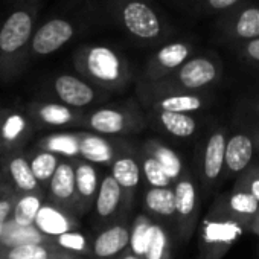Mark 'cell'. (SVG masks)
<instances>
[{
    "label": "cell",
    "mask_w": 259,
    "mask_h": 259,
    "mask_svg": "<svg viewBox=\"0 0 259 259\" xmlns=\"http://www.w3.org/2000/svg\"><path fill=\"white\" fill-rule=\"evenodd\" d=\"M221 76V63L213 54L192 55L168 78L157 81L166 87L198 93L200 90L215 84Z\"/></svg>",
    "instance_id": "obj_6"
},
{
    "label": "cell",
    "mask_w": 259,
    "mask_h": 259,
    "mask_svg": "<svg viewBox=\"0 0 259 259\" xmlns=\"http://www.w3.org/2000/svg\"><path fill=\"white\" fill-rule=\"evenodd\" d=\"M48 185H49V201L72 213L78 210L73 162L61 159Z\"/></svg>",
    "instance_id": "obj_14"
},
{
    "label": "cell",
    "mask_w": 259,
    "mask_h": 259,
    "mask_svg": "<svg viewBox=\"0 0 259 259\" xmlns=\"http://www.w3.org/2000/svg\"><path fill=\"white\" fill-rule=\"evenodd\" d=\"M45 201H46V197L43 191L17 194L11 221H14L19 226H34L37 213Z\"/></svg>",
    "instance_id": "obj_30"
},
{
    "label": "cell",
    "mask_w": 259,
    "mask_h": 259,
    "mask_svg": "<svg viewBox=\"0 0 259 259\" xmlns=\"http://www.w3.org/2000/svg\"><path fill=\"white\" fill-rule=\"evenodd\" d=\"M73 66L79 76L107 93L125 90L133 78L126 57L102 43L79 46L73 54Z\"/></svg>",
    "instance_id": "obj_4"
},
{
    "label": "cell",
    "mask_w": 259,
    "mask_h": 259,
    "mask_svg": "<svg viewBox=\"0 0 259 259\" xmlns=\"http://www.w3.org/2000/svg\"><path fill=\"white\" fill-rule=\"evenodd\" d=\"M110 176L119 185L123 194V207H128L133 201L135 192L142 183V174L138 157H135L130 150L120 153L114 162L110 165Z\"/></svg>",
    "instance_id": "obj_15"
},
{
    "label": "cell",
    "mask_w": 259,
    "mask_h": 259,
    "mask_svg": "<svg viewBox=\"0 0 259 259\" xmlns=\"http://www.w3.org/2000/svg\"><path fill=\"white\" fill-rule=\"evenodd\" d=\"M116 259H144L142 256H138V254H135V253H132L130 250H125L120 256H117Z\"/></svg>",
    "instance_id": "obj_40"
},
{
    "label": "cell",
    "mask_w": 259,
    "mask_h": 259,
    "mask_svg": "<svg viewBox=\"0 0 259 259\" xmlns=\"http://www.w3.org/2000/svg\"><path fill=\"white\" fill-rule=\"evenodd\" d=\"M29 244L54 245L52 239L45 236L35 226H19L14 221H10L0 236V248H11Z\"/></svg>",
    "instance_id": "obj_22"
},
{
    "label": "cell",
    "mask_w": 259,
    "mask_h": 259,
    "mask_svg": "<svg viewBox=\"0 0 259 259\" xmlns=\"http://www.w3.org/2000/svg\"><path fill=\"white\" fill-rule=\"evenodd\" d=\"M257 203H259V174H256L251 180H250V183H248V191H247Z\"/></svg>",
    "instance_id": "obj_39"
},
{
    "label": "cell",
    "mask_w": 259,
    "mask_h": 259,
    "mask_svg": "<svg viewBox=\"0 0 259 259\" xmlns=\"http://www.w3.org/2000/svg\"><path fill=\"white\" fill-rule=\"evenodd\" d=\"M34 226L49 239H54L63 233L76 230L78 220L72 212L64 210L63 207L54 204L52 201L46 200L40 207Z\"/></svg>",
    "instance_id": "obj_16"
},
{
    "label": "cell",
    "mask_w": 259,
    "mask_h": 259,
    "mask_svg": "<svg viewBox=\"0 0 259 259\" xmlns=\"http://www.w3.org/2000/svg\"><path fill=\"white\" fill-rule=\"evenodd\" d=\"M107 23L101 0H67L52 16L38 23L29 60L52 55L93 26Z\"/></svg>",
    "instance_id": "obj_1"
},
{
    "label": "cell",
    "mask_w": 259,
    "mask_h": 259,
    "mask_svg": "<svg viewBox=\"0 0 259 259\" xmlns=\"http://www.w3.org/2000/svg\"><path fill=\"white\" fill-rule=\"evenodd\" d=\"M107 23L119 28L139 46H157L171 40L174 25L154 0H101Z\"/></svg>",
    "instance_id": "obj_3"
},
{
    "label": "cell",
    "mask_w": 259,
    "mask_h": 259,
    "mask_svg": "<svg viewBox=\"0 0 259 259\" xmlns=\"http://www.w3.org/2000/svg\"><path fill=\"white\" fill-rule=\"evenodd\" d=\"M75 168V189L78 200V212H85L93 206L95 197L99 188V174L95 165L76 159L73 162Z\"/></svg>",
    "instance_id": "obj_19"
},
{
    "label": "cell",
    "mask_w": 259,
    "mask_h": 259,
    "mask_svg": "<svg viewBox=\"0 0 259 259\" xmlns=\"http://www.w3.org/2000/svg\"><path fill=\"white\" fill-rule=\"evenodd\" d=\"M176 201V218L183 235H189L197 215V188L188 176H182L172 186Z\"/></svg>",
    "instance_id": "obj_17"
},
{
    "label": "cell",
    "mask_w": 259,
    "mask_h": 259,
    "mask_svg": "<svg viewBox=\"0 0 259 259\" xmlns=\"http://www.w3.org/2000/svg\"><path fill=\"white\" fill-rule=\"evenodd\" d=\"M138 160H139L142 179L147 182V185H150V188H169V186H172V182L165 174L163 168L157 163V160L148 151H145L142 148Z\"/></svg>",
    "instance_id": "obj_33"
},
{
    "label": "cell",
    "mask_w": 259,
    "mask_h": 259,
    "mask_svg": "<svg viewBox=\"0 0 259 259\" xmlns=\"http://www.w3.org/2000/svg\"><path fill=\"white\" fill-rule=\"evenodd\" d=\"M49 89L57 98V102L76 110H84L110 96V93L98 89L82 76L72 73H58L51 79Z\"/></svg>",
    "instance_id": "obj_9"
},
{
    "label": "cell",
    "mask_w": 259,
    "mask_h": 259,
    "mask_svg": "<svg viewBox=\"0 0 259 259\" xmlns=\"http://www.w3.org/2000/svg\"><path fill=\"white\" fill-rule=\"evenodd\" d=\"M82 125L92 133L105 138L123 136L141 132L145 126V119L135 104H122L84 111Z\"/></svg>",
    "instance_id": "obj_5"
},
{
    "label": "cell",
    "mask_w": 259,
    "mask_h": 259,
    "mask_svg": "<svg viewBox=\"0 0 259 259\" xmlns=\"http://www.w3.org/2000/svg\"><path fill=\"white\" fill-rule=\"evenodd\" d=\"M223 41L241 45L259 38V5L244 0L235 8L221 14L215 23Z\"/></svg>",
    "instance_id": "obj_8"
},
{
    "label": "cell",
    "mask_w": 259,
    "mask_h": 259,
    "mask_svg": "<svg viewBox=\"0 0 259 259\" xmlns=\"http://www.w3.org/2000/svg\"><path fill=\"white\" fill-rule=\"evenodd\" d=\"M41 0H13L0 20V79L11 81L29 60Z\"/></svg>",
    "instance_id": "obj_2"
},
{
    "label": "cell",
    "mask_w": 259,
    "mask_h": 259,
    "mask_svg": "<svg viewBox=\"0 0 259 259\" xmlns=\"http://www.w3.org/2000/svg\"><path fill=\"white\" fill-rule=\"evenodd\" d=\"M5 171L10 179V185L14 188L17 194L43 191L41 185L34 177L29 166V159L25 154L11 153L5 160Z\"/></svg>",
    "instance_id": "obj_20"
},
{
    "label": "cell",
    "mask_w": 259,
    "mask_h": 259,
    "mask_svg": "<svg viewBox=\"0 0 259 259\" xmlns=\"http://www.w3.org/2000/svg\"><path fill=\"white\" fill-rule=\"evenodd\" d=\"M72 254L58 250L55 245L29 244L11 248H0V259H66Z\"/></svg>",
    "instance_id": "obj_31"
},
{
    "label": "cell",
    "mask_w": 259,
    "mask_h": 259,
    "mask_svg": "<svg viewBox=\"0 0 259 259\" xmlns=\"http://www.w3.org/2000/svg\"><path fill=\"white\" fill-rule=\"evenodd\" d=\"M194 43L191 40H169L163 43L145 63L142 82H157L174 73L194 55Z\"/></svg>",
    "instance_id": "obj_10"
},
{
    "label": "cell",
    "mask_w": 259,
    "mask_h": 259,
    "mask_svg": "<svg viewBox=\"0 0 259 259\" xmlns=\"http://www.w3.org/2000/svg\"><path fill=\"white\" fill-rule=\"evenodd\" d=\"M171 256V245L166 230L157 224L150 223L147 232V241L142 251L144 259H169Z\"/></svg>",
    "instance_id": "obj_32"
},
{
    "label": "cell",
    "mask_w": 259,
    "mask_h": 259,
    "mask_svg": "<svg viewBox=\"0 0 259 259\" xmlns=\"http://www.w3.org/2000/svg\"><path fill=\"white\" fill-rule=\"evenodd\" d=\"M154 114L157 117V123L174 138L188 139L197 132V120L192 114L169 111H159Z\"/></svg>",
    "instance_id": "obj_29"
},
{
    "label": "cell",
    "mask_w": 259,
    "mask_h": 259,
    "mask_svg": "<svg viewBox=\"0 0 259 259\" xmlns=\"http://www.w3.org/2000/svg\"><path fill=\"white\" fill-rule=\"evenodd\" d=\"M60 160L61 159L57 157L55 154L48 153V151H41V150H38L32 154V157L29 159V166H31L34 177L37 179V182L40 185L51 182Z\"/></svg>",
    "instance_id": "obj_34"
},
{
    "label": "cell",
    "mask_w": 259,
    "mask_h": 259,
    "mask_svg": "<svg viewBox=\"0 0 259 259\" xmlns=\"http://www.w3.org/2000/svg\"><path fill=\"white\" fill-rule=\"evenodd\" d=\"M229 210L238 217V220H251L254 221L259 212V203L244 189L235 191L229 197Z\"/></svg>",
    "instance_id": "obj_35"
},
{
    "label": "cell",
    "mask_w": 259,
    "mask_h": 259,
    "mask_svg": "<svg viewBox=\"0 0 259 259\" xmlns=\"http://www.w3.org/2000/svg\"><path fill=\"white\" fill-rule=\"evenodd\" d=\"M32 120L17 110H0V151H16L32 135Z\"/></svg>",
    "instance_id": "obj_13"
},
{
    "label": "cell",
    "mask_w": 259,
    "mask_h": 259,
    "mask_svg": "<svg viewBox=\"0 0 259 259\" xmlns=\"http://www.w3.org/2000/svg\"><path fill=\"white\" fill-rule=\"evenodd\" d=\"M242 235H244V226L239 220L210 213L203 221L201 232H200L201 257L218 259Z\"/></svg>",
    "instance_id": "obj_7"
},
{
    "label": "cell",
    "mask_w": 259,
    "mask_h": 259,
    "mask_svg": "<svg viewBox=\"0 0 259 259\" xmlns=\"http://www.w3.org/2000/svg\"><path fill=\"white\" fill-rule=\"evenodd\" d=\"M238 52L244 60L259 64V38L238 45Z\"/></svg>",
    "instance_id": "obj_38"
},
{
    "label": "cell",
    "mask_w": 259,
    "mask_h": 259,
    "mask_svg": "<svg viewBox=\"0 0 259 259\" xmlns=\"http://www.w3.org/2000/svg\"><path fill=\"white\" fill-rule=\"evenodd\" d=\"M226 136L223 132H215L210 135L203 157V176L207 183H213L223 172L224 168V153H226Z\"/></svg>",
    "instance_id": "obj_23"
},
{
    "label": "cell",
    "mask_w": 259,
    "mask_h": 259,
    "mask_svg": "<svg viewBox=\"0 0 259 259\" xmlns=\"http://www.w3.org/2000/svg\"><path fill=\"white\" fill-rule=\"evenodd\" d=\"M144 150L157 160V163L163 168L165 174L172 183H176L183 176V162L180 156L168 145L162 144L157 139H150L144 144Z\"/></svg>",
    "instance_id": "obj_27"
},
{
    "label": "cell",
    "mask_w": 259,
    "mask_h": 259,
    "mask_svg": "<svg viewBox=\"0 0 259 259\" xmlns=\"http://www.w3.org/2000/svg\"><path fill=\"white\" fill-rule=\"evenodd\" d=\"M130 245V227L123 223L101 230L92 242V254L98 259H116Z\"/></svg>",
    "instance_id": "obj_18"
},
{
    "label": "cell",
    "mask_w": 259,
    "mask_h": 259,
    "mask_svg": "<svg viewBox=\"0 0 259 259\" xmlns=\"http://www.w3.org/2000/svg\"><path fill=\"white\" fill-rule=\"evenodd\" d=\"M253 157V142L245 135H235L226 142L224 166L230 172H241Z\"/></svg>",
    "instance_id": "obj_25"
},
{
    "label": "cell",
    "mask_w": 259,
    "mask_h": 259,
    "mask_svg": "<svg viewBox=\"0 0 259 259\" xmlns=\"http://www.w3.org/2000/svg\"><path fill=\"white\" fill-rule=\"evenodd\" d=\"M78 141H79V159L92 165L110 166L120 153L128 150L125 148L123 144L92 132H79Z\"/></svg>",
    "instance_id": "obj_11"
},
{
    "label": "cell",
    "mask_w": 259,
    "mask_h": 259,
    "mask_svg": "<svg viewBox=\"0 0 259 259\" xmlns=\"http://www.w3.org/2000/svg\"><path fill=\"white\" fill-rule=\"evenodd\" d=\"M144 209L162 218L176 217V201H174V189L169 188H148L144 195Z\"/></svg>",
    "instance_id": "obj_28"
},
{
    "label": "cell",
    "mask_w": 259,
    "mask_h": 259,
    "mask_svg": "<svg viewBox=\"0 0 259 259\" xmlns=\"http://www.w3.org/2000/svg\"><path fill=\"white\" fill-rule=\"evenodd\" d=\"M66 259H78L76 256H69V257H66Z\"/></svg>",
    "instance_id": "obj_42"
},
{
    "label": "cell",
    "mask_w": 259,
    "mask_h": 259,
    "mask_svg": "<svg viewBox=\"0 0 259 259\" xmlns=\"http://www.w3.org/2000/svg\"><path fill=\"white\" fill-rule=\"evenodd\" d=\"M38 150L55 154L64 160L79 159L78 133H54L38 141Z\"/></svg>",
    "instance_id": "obj_26"
},
{
    "label": "cell",
    "mask_w": 259,
    "mask_h": 259,
    "mask_svg": "<svg viewBox=\"0 0 259 259\" xmlns=\"http://www.w3.org/2000/svg\"><path fill=\"white\" fill-rule=\"evenodd\" d=\"M28 116L32 122L46 126H72L82 125L84 110H76L61 102L34 101L28 107Z\"/></svg>",
    "instance_id": "obj_12"
},
{
    "label": "cell",
    "mask_w": 259,
    "mask_h": 259,
    "mask_svg": "<svg viewBox=\"0 0 259 259\" xmlns=\"http://www.w3.org/2000/svg\"><path fill=\"white\" fill-rule=\"evenodd\" d=\"M254 229H256V232H257V235H259V212H257V215H256V218H254Z\"/></svg>",
    "instance_id": "obj_41"
},
{
    "label": "cell",
    "mask_w": 259,
    "mask_h": 259,
    "mask_svg": "<svg viewBox=\"0 0 259 259\" xmlns=\"http://www.w3.org/2000/svg\"><path fill=\"white\" fill-rule=\"evenodd\" d=\"M180 11L192 17L221 16L244 0H169Z\"/></svg>",
    "instance_id": "obj_24"
},
{
    "label": "cell",
    "mask_w": 259,
    "mask_h": 259,
    "mask_svg": "<svg viewBox=\"0 0 259 259\" xmlns=\"http://www.w3.org/2000/svg\"><path fill=\"white\" fill-rule=\"evenodd\" d=\"M52 242L58 250L69 253L72 256H76V257H78V254L92 253V244L89 242V238L78 230L63 233V235L54 238Z\"/></svg>",
    "instance_id": "obj_36"
},
{
    "label": "cell",
    "mask_w": 259,
    "mask_h": 259,
    "mask_svg": "<svg viewBox=\"0 0 259 259\" xmlns=\"http://www.w3.org/2000/svg\"><path fill=\"white\" fill-rule=\"evenodd\" d=\"M17 192L8 182L0 180V236H2L7 224L11 221Z\"/></svg>",
    "instance_id": "obj_37"
},
{
    "label": "cell",
    "mask_w": 259,
    "mask_h": 259,
    "mask_svg": "<svg viewBox=\"0 0 259 259\" xmlns=\"http://www.w3.org/2000/svg\"><path fill=\"white\" fill-rule=\"evenodd\" d=\"M93 207H95L96 217L102 221L113 218L120 210V207H123L122 189L119 188V185L114 182V179L110 174L104 176L102 180L99 182Z\"/></svg>",
    "instance_id": "obj_21"
}]
</instances>
